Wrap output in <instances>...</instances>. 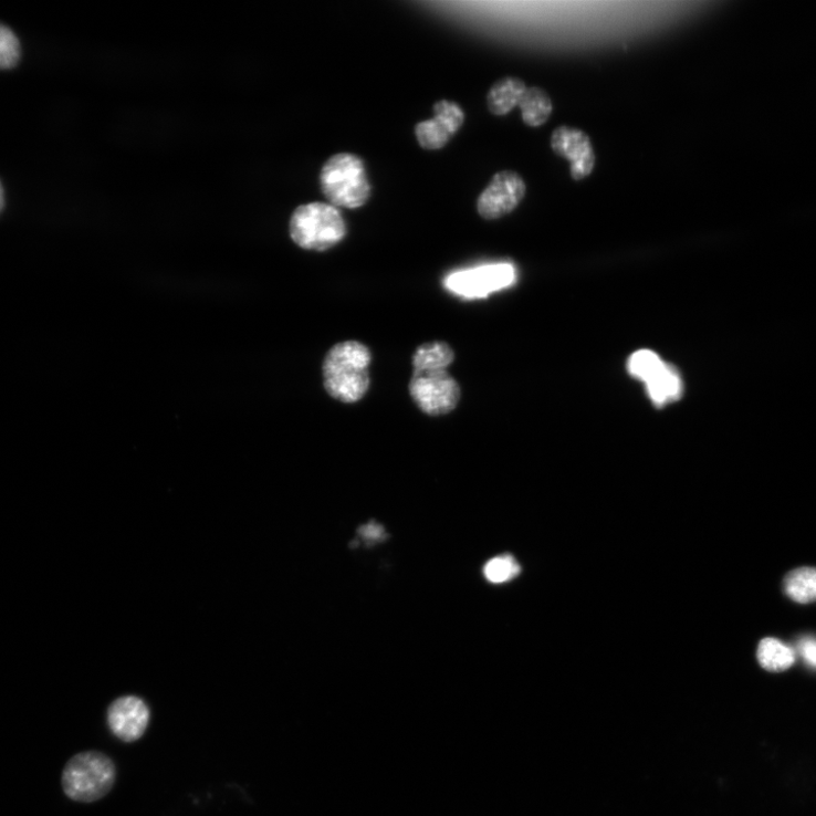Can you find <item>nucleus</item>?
Returning a JSON list of instances; mask_svg holds the SVG:
<instances>
[{
	"label": "nucleus",
	"instance_id": "obj_1",
	"mask_svg": "<svg viewBox=\"0 0 816 816\" xmlns=\"http://www.w3.org/2000/svg\"><path fill=\"white\" fill-rule=\"evenodd\" d=\"M372 363V351L363 343L347 341L334 345L323 365L328 395L345 404L359 401L370 388Z\"/></svg>",
	"mask_w": 816,
	"mask_h": 816
},
{
	"label": "nucleus",
	"instance_id": "obj_2",
	"mask_svg": "<svg viewBox=\"0 0 816 816\" xmlns=\"http://www.w3.org/2000/svg\"><path fill=\"white\" fill-rule=\"evenodd\" d=\"M321 188L336 208L358 209L372 198V185L365 161L342 153L331 157L321 171Z\"/></svg>",
	"mask_w": 816,
	"mask_h": 816
},
{
	"label": "nucleus",
	"instance_id": "obj_3",
	"mask_svg": "<svg viewBox=\"0 0 816 816\" xmlns=\"http://www.w3.org/2000/svg\"><path fill=\"white\" fill-rule=\"evenodd\" d=\"M290 234L301 249L325 252L345 240L347 224L336 207L312 202L295 209L290 221Z\"/></svg>",
	"mask_w": 816,
	"mask_h": 816
},
{
	"label": "nucleus",
	"instance_id": "obj_4",
	"mask_svg": "<svg viewBox=\"0 0 816 816\" xmlns=\"http://www.w3.org/2000/svg\"><path fill=\"white\" fill-rule=\"evenodd\" d=\"M116 782L114 762L104 753L87 751L73 756L63 770L62 786L67 797L80 803L104 798Z\"/></svg>",
	"mask_w": 816,
	"mask_h": 816
},
{
	"label": "nucleus",
	"instance_id": "obj_5",
	"mask_svg": "<svg viewBox=\"0 0 816 816\" xmlns=\"http://www.w3.org/2000/svg\"><path fill=\"white\" fill-rule=\"evenodd\" d=\"M517 282V270L510 262L487 263L450 272L443 287L465 300H481L511 289Z\"/></svg>",
	"mask_w": 816,
	"mask_h": 816
},
{
	"label": "nucleus",
	"instance_id": "obj_6",
	"mask_svg": "<svg viewBox=\"0 0 816 816\" xmlns=\"http://www.w3.org/2000/svg\"><path fill=\"white\" fill-rule=\"evenodd\" d=\"M408 390L416 405L429 417L451 414L462 398L459 383L447 370L415 372Z\"/></svg>",
	"mask_w": 816,
	"mask_h": 816
},
{
	"label": "nucleus",
	"instance_id": "obj_7",
	"mask_svg": "<svg viewBox=\"0 0 816 816\" xmlns=\"http://www.w3.org/2000/svg\"><path fill=\"white\" fill-rule=\"evenodd\" d=\"M525 196V180L519 172L499 171L480 195L478 212L485 220L501 219L517 209Z\"/></svg>",
	"mask_w": 816,
	"mask_h": 816
},
{
	"label": "nucleus",
	"instance_id": "obj_8",
	"mask_svg": "<svg viewBox=\"0 0 816 816\" xmlns=\"http://www.w3.org/2000/svg\"><path fill=\"white\" fill-rule=\"evenodd\" d=\"M551 146L554 153L571 165V176L582 180L593 174L597 156L589 136L582 129L559 126L552 135Z\"/></svg>",
	"mask_w": 816,
	"mask_h": 816
},
{
	"label": "nucleus",
	"instance_id": "obj_9",
	"mask_svg": "<svg viewBox=\"0 0 816 816\" xmlns=\"http://www.w3.org/2000/svg\"><path fill=\"white\" fill-rule=\"evenodd\" d=\"M433 113V118L416 126L417 140L426 150L446 147L465 122L464 111L456 102L440 101L435 104Z\"/></svg>",
	"mask_w": 816,
	"mask_h": 816
},
{
	"label": "nucleus",
	"instance_id": "obj_10",
	"mask_svg": "<svg viewBox=\"0 0 816 816\" xmlns=\"http://www.w3.org/2000/svg\"><path fill=\"white\" fill-rule=\"evenodd\" d=\"M150 710L136 697H123L114 701L107 713L111 732L125 743L140 740L148 728Z\"/></svg>",
	"mask_w": 816,
	"mask_h": 816
},
{
	"label": "nucleus",
	"instance_id": "obj_11",
	"mask_svg": "<svg viewBox=\"0 0 816 816\" xmlns=\"http://www.w3.org/2000/svg\"><path fill=\"white\" fill-rule=\"evenodd\" d=\"M526 88L525 82L515 76L498 80L487 96L489 111L495 116L508 115L519 106Z\"/></svg>",
	"mask_w": 816,
	"mask_h": 816
},
{
	"label": "nucleus",
	"instance_id": "obj_12",
	"mask_svg": "<svg viewBox=\"0 0 816 816\" xmlns=\"http://www.w3.org/2000/svg\"><path fill=\"white\" fill-rule=\"evenodd\" d=\"M644 383L649 397L657 406H665L679 399L683 391L682 379L665 362Z\"/></svg>",
	"mask_w": 816,
	"mask_h": 816
},
{
	"label": "nucleus",
	"instance_id": "obj_13",
	"mask_svg": "<svg viewBox=\"0 0 816 816\" xmlns=\"http://www.w3.org/2000/svg\"><path fill=\"white\" fill-rule=\"evenodd\" d=\"M523 122L530 127H540L548 122L554 104L546 90L538 86L527 87L520 101Z\"/></svg>",
	"mask_w": 816,
	"mask_h": 816
},
{
	"label": "nucleus",
	"instance_id": "obj_14",
	"mask_svg": "<svg viewBox=\"0 0 816 816\" xmlns=\"http://www.w3.org/2000/svg\"><path fill=\"white\" fill-rule=\"evenodd\" d=\"M456 360V352L444 342H430L417 348L412 357L415 372L447 370Z\"/></svg>",
	"mask_w": 816,
	"mask_h": 816
},
{
	"label": "nucleus",
	"instance_id": "obj_15",
	"mask_svg": "<svg viewBox=\"0 0 816 816\" xmlns=\"http://www.w3.org/2000/svg\"><path fill=\"white\" fill-rule=\"evenodd\" d=\"M756 656L762 668L774 672L789 669L796 660V652L793 648L773 638H766L760 642Z\"/></svg>",
	"mask_w": 816,
	"mask_h": 816
},
{
	"label": "nucleus",
	"instance_id": "obj_16",
	"mask_svg": "<svg viewBox=\"0 0 816 816\" xmlns=\"http://www.w3.org/2000/svg\"><path fill=\"white\" fill-rule=\"evenodd\" d=\"M786 595L795 603L806 605L816 601V568L792 571L784 579Z\"/></svg>",
	"mask_w": 816,
	"mask_h": 816
},
{
	"label": "nucleus",
	"instance_id": "obj_17",
	"mask_svg": "<svg viewBox=\"0 0 816 816\" xmlns=\"http://www.w3.org/2000/svg\"><path fill=\"white\" fill-rule=\"evenodd\" d=\"M485 578L494 584L505 583L521 573V567L511 555L495 557L484 566Z\"/></svg>",
	"mask_w": 816,
	"mask_h": 816
},
{
	"label": "nucleus",
	"instance_id": "obj_18",
	"mask_svg": "<svg viewBox=\"0 0 816 816\" xmlns=\"http://www.w3.org/2000/svg\"><path fill=\"white\" fill-rule=\"evenodd\" d=\"M21 57V45L15 33L0 23V70L15 67Z\"/></svg>",
	"mask_w": 816,
	"mask_h": 816
},
{
	"label": "nucleus",
	"instance_id": "obj_19",
	"mask_svg": "<svg viewBox=\"0 0 816 816\" xmlns=\"http://www.w3.org/2000/svg\"><path fill=\"white\" fill-rule=\"evenodd\" d=\"M796 650L807 666L816 669V638H801L797 641Z\"/></svg>",
	"mask_w": 816,
	"mask_h": 816
},
{
	"label": "nucleus",
	"instance_id": "obj_20",
	"mask_svg": "<svg viewBox=\"0 0 816 816\" xmlns=\"http://www.w3.org/2000/svg\"><path fill=\"white\" fill-rule=\"evenodd\" d=\"M358 533L362 536H365L366 538H369V540H373V541H380V540H383L386 536V534H385L384 529L381 527V525H378V524H376L374 522L370 523V524H368V525L362 526L358 530Z\"/></svg>",
	"mask_w": 816,
	"mask_h": 816
},
{
	"label": "nucleus",
	"instance_id": "obj_21",
	"mask_svg": "<svg viewBox=\"0 0 816 816\" xmlns=\"http://www.w3.org/2000/svg\"><path fill=\"white\" fill-rule=\"evenodd\" d=\"M4 206H6V193H4V188L2 186V181H0V212L3 211Z\"/></svg>",
	"mask_w": 816,
	"mask_h": 816
}]
</instances>
